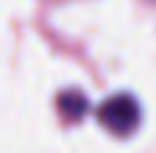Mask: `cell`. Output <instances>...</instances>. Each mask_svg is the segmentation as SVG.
I'll return each instance as SVG.
<instances>
[{"label":"cell","mask_w":156,"mask_h":153,"mask_svg":"<svg viewBox=\"0 0 156 153\" xmlns=\"http://www.w3.org/2000/svg\"><path fill=\"white\" fill-rule=\"evenodd\" d=\"M100 123L108 127L115 135H131L136 130L141 120V110L138 102H136L131 94H118V97H110L108 102H102L100 107Z\"/></svg>","instance_id":"obj_1"}]
</instances>
